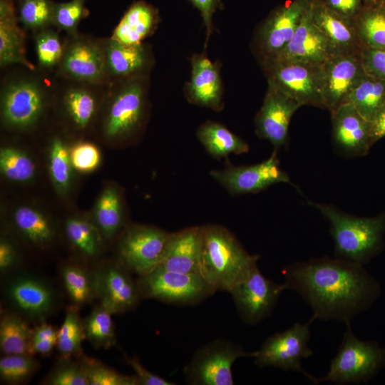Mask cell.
Returning a JSON list of instances; mask_svg holds the SVG:
<instances>
[{
    "instance_id": "1",
    "label": "cell",
    "mask_w": 385,
    "mask_h": 385,
    "mask_svg": "<svg viewBox=\"0 0 385 385\" xmlns=\"http://www.w3.org/2000/svg\"><path fill=\"white\" fill-rule=\"evenodd\" d=\"M286 289L297 292L312 308L315 319L351 324L379 292L364 265L337 257L297 262L282 271Z\"/></svg>"
},
{
    "instance_id": "2",
    "label": "cell",
    "mask_w": 385,
    "mask_h": 385,
    "mask_svg": "<svg viewBox=\"0 0 385 385\" xmlns=\"http://www.w3.org/2000/svg\"><path fill=\"white\" fill-rule=\"evenodd\" d=\"M200 276L216 291L230 292L257 265V255H251L225 227L217 224L200 226Z\"/></svg>"
},
{
    "instance_id": "3",
    "label": "cell",
    "mask_w": 385,
    "mask_h": 385,
    "mask_svg": "<svg viewBox=\"0 0 385 385\" xmlns=\"http://www.w3.org/2000/svg\"><path fill=\"white\" fill-rule=\"evenodd\" d=\"M307 203L319 211L329 223L335 257L364 265L381 250L384 214L360 217L332 205L312 201Z\"/></svg>"
},
{
    "instance_id": "4",
    "label": "cell",
    "mask_w": 385,
    "mask_h": 385,
    "mask_svg": "<svg viewBox=\"0 0 385 385\" xmlns=\"http://www.w3.org/2000/svg\"><path fill=\"white\" fill-rule=\"evenodd\" d=\"M384 367L385 349L374 342L359 339L354 334L351 324H348L327 374L321 377L309 374L308 379L313 384L329 382L343 385L366 383Z\"/></svg>"
},
{
    "instance_id": "5",
    "label": "cell",
    "mask_w": 385,
    "mask_h": 385,
    "mask_svg": "<svg viewBox=\"0 0 385 385\" xmlns=\"http://www.w3.org/2000/svg\"><path fill=\"white\" fill-rule=\"evenodd\" d=\"M261 66L267 82L302 106L324 108L322 63L276 58Z\"/></svg>"
},
{
    "instance_id": "6",
    "label": "cell",
    "mask_w": 385,
    "mask_h": 385,
    "mask_svg": "<svg viewBox=\"0 0 385 385\" xmlns=\"http://www.w3.org/2000/svg\"><path fill=\"white\" fill-rule=\"evenodd\" d=\"M119 81L108 97L103 124L104 135L112 140L133 134L145 114V88L140 76Z\"/></svg>"
},
{
    "instance_id": "7",
    "label": "cell",
    "mask_w": 385,
    "mask_h": 385,
    "mask_svg": "<svg viewBox=\"0 0 385 385\" xmlns=\"http://www.w3.org/2000/svg\"><path fill=\"white\" fill-rule=\"evenodd\" d=\"M232 342L217 339L198 349L184 367L186 381L192 385H233L232 367L242 357H253Z\"/></svg>"
},
{
    "instance_id": "8",
    "label": "cell",
    "mask_w": 385,
    "mask_h": 385,
    "mask_svg": "<svg viewBox=\"0 0 385 385\" xmlns=\"http://www.w3.org/2000/svg\"><path fill=\"white\" fill-rule=\"evenodd\" d=\"M140 296L167 303L192 304L216 290L200 274H188L157 267L137 280Z\"/></svg>"
},
{
    "instance_id": "9",
    "label": "cell",
    "mask_w": 385,
    "mask_h": 385,
    "mask_svg": "<svg viewBox=\"0 0 385 385\" xmlns=\"http://www.w3.org/2000/svg\"><path fill=\"white\" fill-rule=\"evenodd\" d=\"M314 316L305 324L297 322L289 329L269 337L255 351L254 363L263 368H279L283 371H298L307 378L309 374L302 367V361L313 355L309 347L310 325Z\"/></svg>"
},
{
    "instance_id": "10",
    "label": "cell",
    "mask_w": 385,
    "mask_h": 385,
    "mask_svg": "<svg viewBox=\"0 0 385 385\" xmlns=\"http://www.w3.org/2000/svg\"><path fill=\"white\" fill-rule=\"evenodd\" d=\"M43 83L31 78H17L1 88V116L8 128L26 130L42 116L47 103Z\"/></svg>"
},
{
    "instance_id": "11",
    "label": "cell",
    "mask_w": 385,
    "mask_h": 385,
    "mask_svg": "<svg viewBox=\"0 0 385 385\" xmlns=\"http://www.w3.org/2000/svg\"><path fill=\"white\" fill-rule=\"evenodd\" d=\"M170 234L150 225L128 227L118 242V262L139 277L147 274L160 265Z\"/></svg>"
},
{
    "instance_id": "12",
    "label": "cell",
    "mask_w": 385,
    "mask_h": 385,
    "mask_svg": "<svg viewBox=\"0 0 385 385\" xmlns=\"http://www.w3.org/2000/svg\"><path fill=\"white\" fill-rule=\"evenodd\" d=\"M210 175L233 195L257 193L274 184L290 183L274 150L269 158L261 163L242 166L227 163L221 170H211Z\"/></svg>"
},
{
    "instance_id": "13",
    "label": "cell",
    "mask_w": 385,
    "mask_h": 385,
    "mask_svg": "<svg viewBox=\"0 0 385 385\" xmlns=\"http://www.w3.org/2000/svg\"><path fill=\"white\" fill-rule=\"evenodd\" d=\"M4 294L14 312L24 319L43 322L55 309L57 295L45 280L31 274L12 276L4 287Z\"/></svg>"
},
{
    "instance_id": "14",
    "label": "cell",
    "mask_w": 385,
    "mask_h": 385,
    "mask_svg": "<svg viewBox=\"0 0 385 385\" xmlns=\"http://www.w3.org/2000/svg\"><path fill=\"white\" fill-rule=\"evenodd\" d=\"M284 290V284H277L265 277L257 265L229 293L242 319L255 324L272 313Z\"/></svg>"
},
{
    "instance_id": "15",
    "label": "cell",
    "mask_w": 385,
    "mask_h": 385,
    "mask_svg": "<svg viewBox=\"0 0 385 385\" xmlns=\"http://www.w3.org/2000/svg\"><path fill=\"white\" fill-rule=\"evenodd\" d=\"M312 0H295L275 11L255 37V53L260 63L277 58L292 38Z\"/></svg>"
},
{
    "instance_id": "16",
    "label": "cell",
    "mask_w": 385,
    "mask_h": 385,
    "mask_svg": "<svg viewBox=\"0 0 385 385\" xmlns=\"http://www.w3.org/2000/svg\"><path fill=\"white\" fill-rule=\"evenodd\" d=\"M268 86L262 105L255 119L258 137L268 140L278 151L287 146L289 126L294 113L302 106L272 83Z\"/></svg>"
},
{
    "instance_id": "17",
    "label": "cell",
    "mask_w": 385,
    "mask_h": 385,
    "mask_svg": "<svg viewBox=\"0 0 385 385\" xmlns=\"http://www.w3.org/2000/svg\"><path fill=\"white\" fill-rule=\"evenodd\" d=\"M58 71L66 78L98 84L106 79L103 45L83 36H73L63 45Z\"/></svg>"
},
{
    "instance_id": "18",
    "label": "cell",
    "mask_w": 385,
    "mask_h": 385,
    "mask_svg": "<svg viewBox=\"0 0 385 385\" xmlns=\"http://www.w3.org/2000/svg\"><path fill=\"white\" fill-rule=\"evenodd\" d=\"M324 107L330 113L348 103L350 93L366 74L361 53L334 54L323 63Z\"/></svg>"
},
{
    "instance_id": "19",
    "label": "cell",
    "mask_w": 385,
    "mask_h": 385,
    "mask_svg": "<svg viewBox=\"0 0 385 385\" xmlns=\"http://www.w3.org/2000/svg\"><path fill=\"white\" fill-rule=\"evenodd\" d=\"M330 114L332 142L336 152L348 158L366 155L374 145L371 123L349 102Z\"/></svg>"
},
{
    "instance_id": "20",
    "label": "cell",
    "mask_w": 385,
    "mask_h": 385,
    "mask_svg": "<svg viewBox=\"0 0 385 385\" xmlns=\"http://www.w3.org/2000/svg\"><path fill=\"white\" fill-rule=\"evenodd\" d=\"M96 270L97 297L100 304L113 314L123 313L135 307L141 297L138 284L118 262L107 263Z\"/></svg>"
},
{
    "instance_id": "21",
    "label": "cell",
    "mask_w": 385,
    "mask_h": 385,
    "mask_svg": "<svg viewBox=\"0 0 385 385\" xmlns=\"http://www.w3.org/2000/svg\"><path fill=\"white\" fill-rule=\"evenodd\" d=\"M312 9V2L302 17L292 38L274 59L323 63L333 55L327 38L313 21Z\"/></svg>"
},
{
    "instance_id": "22",
    "label": "cell",
    "mask_w": 385,
    "mask_h": 385,
    "mask_svg": "<svg viewBox=\"0 0 385 385\" xmlns=\"http://www.w3.org/2000/svg\"><path fill=\"white\" fill-rule=\"evenodd\" d=\"M188 100L195 105L220 111L223 108L222 85L218 66L205 55L191 59V77L186 84Z\"/></svg>"
},
{
    "instance_id": "23",
    "label": "cell",
    "mask_w": 385,
    "mask_h": 385,
    "mask_svg": "<svg viewBox=\"0 0 385 385\" xmlns=\"http://www.w3.org/2000/svg\"><path fill=\"white\" fill-rule=\"evenodd\" d=\"M312 14L327 38L333 55L361 53L363 46L353 19L339 15L322 3L312 2Z\"/></svg>"
},
{
    "instance_id": "24",
    "label": "cell",
    "mask_w": 385,
    "mask_h": 385,
    "mask_svg": "<svg viewBox=\"0 0 385 385\" xmlns=\"http://www.w3.org/2000/svg\"><path fill=\"white\" fill-rule=\"evenodd\" d=\"M200 226L171 232L158 267L174 272L200 274Z\"/></svg>"
},
{
    "instance_id": "25",
    "label": "cell",
    "mask_w": 385,
    "mask_h": 385,
    "mask_svg": "<svg viewBox=\"0 0 385 385\" xmlns=\"http://www.w3.org/2000/svg\"><path fill=\"white\" fill-rule=\"evenodd\" d=\"M106 77L124 80L139 76L145 68L148 58L143 45H128L109 38L102 43Z\"/></svg>"
},
{
    "instance_id": "26",
    "label": "cell",
    "mask_w": 385,
    "mask_h": 385,
    "mask_svg": "<svg viewBox=\"0 0 385 385\" xmlns=\"http://www.w3.org/2000/svg\"><path fill=\"white\" fill-rule=\"evenodd\" d=\"M11 64L34 69L25 56L24 35L17 24L14 6L9 0H0V66Z\"/></svg>"
},
{
    "instance_id": "27",
    "label": "cell",
    "mask_w": 385,
    "mask_h": 385,
    "mask_svg": "<svg viewBox=\"0 0 385 385\" xmlns=\"http://www.w3.org/2000/svg\"><path fill=\"white\" fill-rule=\"evenodd\" d=\"M157 23L155 9L145 2L138 1L125 13L111 38L121 43L141 44L151 34Z\"/></svg>"
},
{
    "instance_id": "28",
    "label": "cell",
    "mask_w": 385,
    "mask_h": 385,
    "mask_svg": "<svg viewBox=\"0 0 385 385\" xmlns=\"http://www.w3.org/2000/svg\"><path fill=\"white\" fill-rule=\"evenodd\" d=\"M197 137L207 153L215 159L227 158L230 154L246 153L249 145L223 125L207 120L197 130Z\"/></svg>"
},
{
    "instance_id": "29",
    "label": "cell",
    "mask_w": 385,
    "mask_h": 385,
    "mask_svg": "<svg viewBox=\"0 0 385 385\" xmlns=\"http://www.w3.org/2000/svg\"><path fill=\"white\" fill-rule=\"evenodd\" d=\"M12 220L16 230L33 245L45 247L55 238L56 230L51 220L33 207H18L14 211Z\"/></svg>"
},
{
    "instance_id": "30",
    "label": "cell",
    "mask_w": 385,
    "mask_h": 385,
    "mask_svg": "<svg viewBox=\"0 0 385 385\" xmlns=\"http://www.w3.org/2000/svg\"><path fill=\"white\" fill-rule=\"evenodd\" d=\"M64 92L62 102L64 111L71 122L79 129L87 128L95 118L98 96L90 86L79 83Z\"/></svg>"
},
{
    "instance_id": "31",
    "label": "cell",
    "mask_w": 385,
    "mask_h": 385,
    "mask_svg": "<svg viewBox=\"0 0 385 385\" xmlns=\"http://www.w3.org/2000/svg\"><path fill=\"white\" fill-rule=\"evenodd\" d=\"M61 277L71 305L79 308L97 297L95 270L91 271L81 265L69 263L61 267Z\"/></svg>"
},
{
    "instance_id": "32",
    "label": "cell",
    "mask_w": 385,
    "mask_h": 385,
    "mask_svg": "<svg viewBox=\"0 0 385 385\" xmlns=\"http://www.w3.org/2000/svg\"><path fill=\"white\" fill-rule=\"evenodd\" d=\"M32 331L17 313L4 312L0 321V349L4 355L31 354ZM32 355V354H31Z\"/></svg>"
},
{
    "instance_id": "33",
    "label": "cell",
    "mask_w": 385,
    "mask_h": 385,
    "mask_svg": "<svg viewBox=\"0 0 385 385\" xmlns=\"http://www.w3.org/2000/svg\"><path fill=\"white\" fill-rule=\"evenodd\" d=\"M92 221L104 240L114 237L122 227V202L115 188L107 187L101 192L95 206Z\"/></svg>"
},
{
    "instance_id": "34",
    "label": "cell",
    "mask_w": 385,
    "mask_h": 385,
    "mask_svg": "<svg viewBox=\"0 0 385 385\" xmlns=\"http://www.w3.org/2000/svg\"><path fill=\"white\" fill-rule=\"evenodd\" d=\"M64 232L71 245L83 257L96 259L101 255L104 239L92 220L71 217L65 222Z\"/></svg>"
},
{
    "instance_id": "35",
    "label": "cell",
    "mask_w": 385,
    "mask_h": 385,
    "mask_svg": "<svg viewBox=\"0 0 385 385\" xmlns=\"http://www.w3.org/2000/svg\"><path fill=\"white\" fill-rule=\"evenodd\" d=\"M348 102L371 123L385 102V81L366 73L352 90Z\"/></svg>"
},
{
    "instance_id": "36",
    "label": "cell",
    "mask_w": 385,
    "mask_h": 385,
    "mask_svg": "<svg viewBox=\"0 0 385 385\" xmlns=\"http://www.w3.org/2000/svg\"><path fill=\"white\" fill-rule=\"evenodd\" d=\"M363 46L385 48V9L366 4L354 19Z\"/></svg>"
},
{
    "instance_id": "37",
    "label": "cell",
    "mask_w": 385,
    "mask_h": 385,
    "mask_svg": "<svg viewBox=\"0 0 385 385\" xmlns=\"http://www.w3.org/2000/svg\"><path fill=\"white\" fill-rule=\"evenodd\" d=\"M85 338L83 321L78 308L67 307L64 320L58 329L56 348L60 358H78L82 354V342Z\"/></svg>"
},
{
    "instance_id": "38",
    "label": "cell",
    "mask_w": 385,
    "mask_h": 385,
    "mask_svg": "<svg viewBox=\"0 0 385 385\" xmlns=\"http://www.w3.org/2000/svg\"><path fill=\"white\" fill-rule=\"evenodd\" d=\"M111 311L99 304L83 322L85 338L95 349H109L116 344Z\"/></svg>"
},
{
    "instance_id": "39",
    "label": "cell",
    "mask_w": 385,
    "mask_h": 385,
    "mask_svg": "<svg viewBox=\"0 0 385 385\" xmlns=\"http://www.w3.org/2000/svg\"><path fill=\"white\" fill-rule=\"evenodd\" d=\"M73 168L70 148L61 138H54L48 151V171L56 190L61 195L70 188Z\"/></svg>"
},
{
    "instance_id": "40",
    "label": "cell",
    "mask_w": 385,
    "mask_h": 385,
    "mask_svg": "<svg viewBox=\"0 0 385 385\" xmlns=\"http://www.w3.org/2000/svg\"><path fill=\"white\" fill-rule=\"evenodd\" d=\"M0 170L8 180L19 183L31 180L36 174L34 160L26 153L13 147L1 149Z\"/></svg>"
},
{
    "instance_id": "41",
    "label": "cell",
    "mask_w": 385,
    "mask_h": 385,
    "mask_svg": "<svg viewBox=\"0 0 385 385\" xmlns=\"http://www.w3.org/2000/svg\"><path fill=\"white\" fill-rule=\"evenodd\" d=\"M42 382L48 385H89L83 355L78 360L60 358Z\"/></svg>"
},
{
    "instance_id": "42",
    "label": "cell",
    "mask_w": 385,
    "mask_h": 385,
    "mask_svg": "<svg viewBox=\"0 0 385 385\" xmlns=\"http://www.w3.org/2000/svg\"><path fill=\"white\" fill-rule=\"evenodd\" d=\"M38 366L31 354L4 355L0 359V377L8 384H20L28 380Z\"/></svg>"
},
{
    "instance_id": "43",
    "label": "cell",
    "mask_w": 385,
    "mask_h": 385,
    "mask_svg": "<svg viewBox=\"0 0 385 385\" xmlns=\"http://www.w3.org/2000/svg\"><path fill=\"white\" fill-rule=\"evenodd\" d=\"M37 59L44 68L58 66L63 52L58 34L47 28L39 30L35 37Z\"/></svg>"
},
{
    "instance_id": "44",
    "label": "cell",
    "mask_w": 385,
    "mask_h": 385,
    "mask_svg": "<svg viewBox=\"0 0 385 385\" xmlns=\"http://www.w3.org/2000/svg\"><path fill=\"white\" fill-rule=\"evenodd\" d=\"M83 359L89 385H139L135 375L121 374L94 359Z\"/></svg>"
},
{
    "instance_id": "45",
    "label": "cell",
    "mask_w": 385,
    "mask_h": 385,
    "mask_svg": "<svg viewBox=\"0 0 385 385\" xmlns=\"http://www.w3.org/2000/svg\"><path fill=\"white\" fill-rule=\"evenodd\" d=\"M53 5L48 0H25L19 7V21L27 28L41 30L52 24Z\"/></svg>"
},
{
    "instance_id": "46",
    "label": "cell",
    "mask_w": 385,
    "mask_h": 385,
    "mask_svg": "<svg viewBox=\"0 0 385 385\" xmlns=\"http://www.w3.org/2000/svg\"><path fill=\"white\" fill-rule=\"evenodd\" d=\"M84 0H71L53 5L52 24L61 30L73 31L84 15Z\"/></svg>"
},
{
    "instance_id": "47",
    "label": "cell",
    "mask_w": 385,
    "mask_h": 385,
    "mask_svg": "<svg viewBox=\"0 0 385 385\" xmlns=\"http://www.w3.org/2000/svg\"><path fill=\"white\" fill-rule=\"evenodd\" d=\"M73 168L81 173L95 170L100 165L101 155L94 144L88 142L78 143L70 148Z\"/></svg>"
},
{
    "instance_id": "48",
    "label": "cell",
    "mask_w": 385,
    "mask_h": 385,
    "mask_svg": "<svg viewBox=\"0 0 385 385\" xmlns=\"http://www.w3.org/2000/svg\"><path fill=\"white\" fill-rule=\"evenodd\" d=\"M361 59L366 74L385 81V48L363 46Z\"/></svg>"
},
{
    "instance_id": "49",
    "label": "cell",
    "mask_w": 385,
    "mask_h": 385,
    "mask_svg": "<svg viewBox=\"0 0 385 385\" xmlns=\"http://www.w3.org/2000/svg\"><path fill=\"white\" fill-rule=\"evenodd\" d=\"M125 360L135 371L139 385H174V382L168 381L145 369L136 357L125 356Z\"/></svg>"
},
{
    "instance_id": "50",
    "label": "cell",
    "mask_w": 385,
    "mask_h": 385,
    "mask_svg": "<svg viewBox=\"0 0 385 385\" xmlns=\"http://www.w3.org/2000/svg\"><path fill=\"white\" fill-rule=\"evenodd\" d=\"M362 2L365 3L364 0H325L322 4L339 15L354 20L364 8Z\"/></svg>"
},
{
    "instance_id": "51",
    "label": "cell",
    "mask_w": 385,
    "mask_h": 385,
    "mask_svg": "<svg viewBox=\"0 0 385 385\" xmlns=\"http://www.w3.org/2000/svg\"><path fill=\"white\" fill-rule=\"evenodd\" d=\"M19 263V255L14 245L5 237L0 240V270L1 274L13 270Z\"/></svg>"
},
{
    "instance_id": "52",
    "label": "cell",
    "mask_w": 385,
    "mask_h": 385,
    "mask_svg": "<svg viewBox=\"0 0 385 385\" xmlns=\"http://www.w3.org/2000/svg\"><path fill=\"white\" fill-rule=\"evenodd\" d=\"M190 1L201 14L204 25L206 28L207 41L212 32V15L218 6V0H190Z\"/></svg>"
},
{
    "instance_id": "53",
    "label": "cell",
    "mask_w": 385,
    "mask_h": 385,
    "mask_svg": "<svg viewBox=\"0 0 385 385\" xmlns=\"http://www.w3.org/2000/svg\"><path fill=\"white\" fill-rule=\"evenodd\" d=\"M371 137L374 144L385 137V102L371 122Z\"/></svg>"
},
{
    "instance_id": "54",
    "label": "cell",
    "mask_w": 385,
    "mask_h": 385,
    "mask_svg": "<svg viewBox=\"0 0 385 385\" xmlns=\"http://www.w3.org/2000/svg\"><path fill=\"white\" fill-rule=\"evenodd\" d=\"M57 339H35L31 341V354H38L41 356L49 355L54 347H56Z\"/></svg>"
},
{
    "instance_id": "55",
    "label": "cell",
    "mask_w": 385,
    "mask_h": 385,
    "mask_svg": "<svg viewBox=\"0 0 385 385\" xmlns=\"http://www.w3.org/2000/svg\"><path fill=\"white\" fill-rule=\"evenodd\" d=\"M58 332L56 327L43 322L33 329L32 340L57 339Z\"/></svg>"
},
{
    "instance_id": "56",
    "label": "cell",
    "mask_w": 385,
    "mask_h": 385,
    "mask_svg": "<svg viewBox=\"0 0 385 385\" xmlns=\"http://www.w3.org/2000/svg\"><path fill=\"white\" fill-rule=\"evenodd\" d=\"M366 4H377L379 0H364Z\"/></svg>"
},
{
    "instance_id": "57",
    "label": "cell",
    "mask_w": 385,
    "mask_h": 385,
    "mask_svg": "<svg viewBox=\"0 0 385 385\" xmlns=\"http://www.w3.org/2000/svg\"><path fill=\"white\" fill-rule=\"evenodd\" d=\"M377 4H379L385 9V0H379Z\"/></svg>"
},
{
    "instance_id": "58",
    "label": "cell",
    "mask_w": 385,
    "mask_h": 385,
    "mask_svg": "<svg viewBox=\"0 0 385 385\" xmlns=\"http://www.w3.org/2000/svg\"><path fill=\"white\" fill-rule=\"evenodd\" d=\"M21 1H25V0H21Z\"/></svg>"
}]
</instances>
